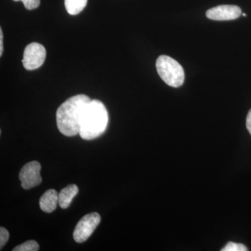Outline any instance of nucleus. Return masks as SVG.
I'll list each match as a JSON object with an SVG mask.
<instances>
[{
  "mask_svg": "<svg viewBox=\"0 0 251 251\" xmlns=\"http://www.w3.org/2000/svg\"><path fill=\"white\" fill-rule=\"evenodd\" d=\"M92 99L85 94L68 99L59 107L56 114L57 128L63 135L72 137L79 134L81 118Z\"/></svg>",
  "mask_w": 251,
  "mask_h": 251,
  "instance_id": "1",
  "label": "nucleus"
},
{
  "mask_svg": "<svg viewBox=\"0 0 251 251\" xmlns=\"http://www.w3.org/2000/svg\"><path fill=\"white\" fill-rule=\"evenodd\" d=\"M108 124V112L100 100L93 99L82 114L79 135L82 139H95L103 134Z\"/></svg>",
  "mask_w": 251,
  "mask_h": 251,
  "instance_id": "2",
  "label": "nucleus"
},
{
  "mask_svg": "<svg viewBox=\"0 0 251 251\" xmlns=\"http://www.w3.org/2000/svg\"><path fill=\"white\" fill-rule=\"evenodd\" d=\"M156 68L158 75L167 85L179 87L184 83V69L172 57L166 55L159 56L156 59Z\"/></svg>",
  "mask_w": 251,
  "mask_h": 251,
  "instance_id": "3",
  "label": "nucleus"
},
{
  "mask_svg": "<svg viewBox=\"0 0 251 251\" xmlns=\"http://www.w3.org/2000/svg\"><path fill=\"white\" fill-rule=\"evenodd\" d=\"M100 216L93 212L84 216L77 223L74 232V239L77 243H83L92 235L100 224Z\"/></svg>",
  "mask_w": 251,
  "mask_h": 251,
  "instance_id": "4",
  "label": "nucleus"
},
{
  "mask_svg": "<svg viewBox=\"0 0 251 251\" xmlns=\"http://www.w3.org/2000/svg\"><path fill=\"white\" fill-rule=\"evenodd\" d=\"M46 50L39 43H31L25 48L23 54V64L27 70H35L45 62Z\"/></svg>",
  "mask_w": 251,
  "mask_h": 251,
  "instance_id": "5",
  "label": "nucleus"
},
{
  "mask_svg": "<svg viewBox=\"0 0 251 251\" xmlns=\"http://www.w3.org/2000/svg\"><path fill=\"white\" fill-rule=\"evenodd\" d=\"M41 169L40 163L36 161L29 162L23 167L20 172L19 179L24 189H30L42 182Z\"/></svg>",
  "mask_w": 251,
  "mask_h": 251,
  "instance_id": "6",
  "label": "nucleus"
},
{
  "mask_svg": "<svg viewBox=\"0 0 251 251\" xmlns=\"http://www.w3.org/2000/svg\"><path fill=\"white\" fill-rule=\"evenodd\" d=\"M242 14V10L234 5H220L211 8L206 13L209 19L214 21H231L237 19Z\"/></svg>",
  "mask_w": 251,
  "mask_h": 251,
  "instance_id": "7",
  "label": "nucleus"
},
{
  "mask_svg": "<svg viewBox=\"0 0 251 251\" xmlns=\"http://www.w3.org/2000/svg\"><path fill=\"white\" fill-rule=\"evenodd\" d=\"M57 204H59V194L54 189L46 191L39 201L41 209L46 213H51L55 210Z\"/></svg>",
  "mask_w": 251,
  "mask_h": 251,
  "instance_id": "8",
  "label": "nucleus"
},
{
  "mask_svg": "<svg viewBox=\"0 0 251 251\" xmlns=\"http://www.w3.org/2000/svg\"><path fill=\"white\" fill-rule=\"evenodd\" d=\"M78 193V187L75 184H71L63 188L59 193V204L62 209H67L70 205L74 198Z\"/></svg>",
  "mask_w": 251,
  "mask_h": 251,
  "instance_id": "9",
  "label": "nucleus"
},
{
  "mask_svg": "<svg viewBox=\"0 0 251 251\" xmlns=\"http://www.w3.org/2000/svg\"><path fill=\"white\" fill-rule=\"evenodd\" d=\"M66 9L69 14L74 16L80 14L87 4V0H64Z\"/></svg>",
  "mask_w": 251,
  "mask_h": 251,
  "instance_id": "10",
  "label": "nucleus"
},
{
  "mask_svg": "<svg viewBox=\"0 0 251 251\" xmlns=\"http://www.w3.org/2000/svg\"><path fill=\"white\" fill-rule=\"evenodd\" d=\"M39 250V244L34 240L27 241L13 249L14 251H37Z\"/></svg>",
  "mask_w": 251,
  "mask_h": 251,
  "instance_id": "11",
  "label": "nucleus"
},
{
  "mask_svg": "<svg viewBox=\"0 0 251 251\" xmlns=\"http://www.w3.org/2000/svg\"><path fill=\"white\" fill-rule=\"evenodd\" d=\"M222 251H247V247L242 244H236L234 242H229L226 244L224 249H221Z\"/></svg>",
  "mask_w": 251,
  "mask_h": 251,
  "instance_id": "12",
  "label": "nucleus"
},
{
  "mask_svg": "<svg viewBox=\"0 0 251 251\" xmlns=\"http://www.w3.org/2000/svg\"><path fill=\"white\" fill-rule=\"evenodd\" d=\"M15 1H23L25 7L27 10L35 9L40 5V0H14Z\"/></svg>",
  "mask_w": 251,
  "mask_h": 251,
  "instance_id": "13",
  "label": "nucleus"
},
{
  "mask_svg": "<svg viewBox=\"0 0 251 251\" xmlns=\"http://www.w3.org/2000/svg\"><path fill=\"white\" fill-rule=\"evenodd\" d=\"M9 239V233L7 229L4 227H0V249L6 244Z\"/></svg>",
  "mask_w": 251,
  "mask_h": 251,
  "instance_id": "14",
  "label": "nucleus"
},
{
  "mask_svg": "<svg viewBox=\"0 0 251 251\" xmlns=\"http://www.w3.org/2000/svg\"><path fill=\"white\" fill-rule=\"evenodd\" d=\"M247 128L251 135V109L249 110L247 117Z\"/></svg>",
  "mask_w": 251,
  "mask_h": 251,
  "instance_id": "15",
  "label": "nucleus"
},
{
  "mask_svg": "<svg viewBox=\"0 0 251 251\" xmlns=\"http://www.w3.org/2000/svg\"><path fill=\"white\" fill-rule=\"evenodd\" d=\"M3 33L2 29L0 28V56L2 55L3 53Z\"/></svg>",
  "mask_w": 251,
  "mask_h": 251,
  "instance_id": "16",
  "label": "nucleus"
},
{
  "mask_svg": "<svg viewBox=\"0 0 251 251\" xmlns=\"http://www.w3.org/2000/svg\"><path fill=\"white\" fill-rule=\"evenodd\" d=\"M243 16H247V14H243Z\"/></svg>",
  "mask_w": 251,
  "mask_h": 251,
  "instance_id": "17",
  "label": "nucleus"
}]
</instances>
